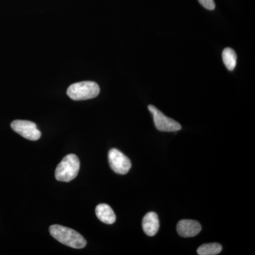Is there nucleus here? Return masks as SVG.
I'll use <instances>...</instances> for the list:
<instances>
[{"label":"nucleus","mask_w":255,"mask_h":255,"mask_svg":"<svg viewBox=\"0 0 255 255\" xmlns=\"http://www.w3.org/2000/svg\"><path fill=\"white\" fill-rule=\"evenodd\" d=\"M49 231L52 237L65 246L75 249H82L86 246V240L81 234L71 228L53 225L50 226Z\"/></svg>","instance_id":"f257e3e1"},{"label":"nucleus","mask_w":255,"mask_h":255,"mask_svg":"<svg viewBox=\"0 0 255 255\" xmlns=\"http://www.w3.org/2000/svg\"><path fill=\"white\" fill-rule=\"evenodd\" d=\"M80 162L78 156L70 154L65 156L55 169V176L60 182H69L78 176Z\"/></svg>","instance_id":"f03ea898"},{"label":"nucleus","mask_w":255,"mask_h":255,"mask_svg":"<svg viewBox=\"0 0 255 255\" xmlns=\"http://www.w3.org/2000/svg\"><path fill=\"white\" fill-rule=\"evenodd\" d=\"M100 92V86L96 82L84 81L70 85L67 90V95L71 100L80 101L95 98Z\"/></svg>","instance_id":"7ed1b4c3"},{"label":"nucleus","mask_w":255,"mask_h":255,"mask_svg":"<svg viewBox=\"0 0 255 255\" xmlns=\"http://www.w3.org/2000/svg\"><path fill=\"white\" fill-rule=\"evenodd\" d=\"M148 110L153 117L156 128L160 131L175 132L182 129V126L173 119L166 117L153 105H149Z\"/></svg>","instance_id":"20e7f679"},{"label":"nucleus","mask_w":255,"mask_h":255,"mask_svg":"<svg viewBox=\"0 0 255 255\" xmlns=\"http://www.w3.org/2000/svg\"><path fill=\"white\" fill-rule=\"evenodd\" d=\"M11 127L14 131L27 140H37L41 136L36 124L29 121L15 120L11 124Z\"/></svg>","instance_id":"39448f33"},{"label":"nucleus","mask_w":255,"mask_h":255,"mask_svg":"<svg viewBox=\"0 0 255 255\" xmlns=\"http://www.w3.org/2000/svg\"><path fill=\"white\" fill-rule=\"evenodd\" d=\"M109 162L111 168L117 174H127L131 167V162L128 157L115 148L112 149L109 152Z\"/></svg>","instance_id":"423d86ee"},{"label":"nucleus","mask_w":255,"mask_h":255,"mask_svg":"<svg viewBox=\"0 0 255 255\" xmlns=\"http://www.w3.org/2000/svg\"><path fill=\"white\" fill-rule=\"evenodd\" d=\"M177 231L179 236L184 238L194 237L201 231V226L194 220H182L178 223Z\"/></svg>","instance_id":"0eeeda50"},{"label":"nucleus","mask_w":255,"mask_h":255,"mask_svg":"<svg viewBox=\"0 0 255 255\" xmlns=\"http://www.w3.org/2000/svg\"><path fill=\"white\" fill-rule=\"evenodd\" d=\"M142 229L147 236H155L158 232L159 221L158 216L154 212H149L144 216L142 219Z\"/></svg>","instance_id":"6e6552de"},{"label":"nucleus","mask_w":255,"mask_h":255,"mask_svg":"<svg viewBox=\"0 0 255 255\" xmlns=\"http://www.w3.org/2000/svg\"><path fill=\"white\" fill-rule=\"evenodd\" d=\"M95 212L97 218L106 224H113L117 219L113 209L106 204H99L96 207Z\"/></svg>","instance_id":"1a4fd4ad"},{"label":"nucleus","mask_w":255,"mask_h":255,"mask_svg":"<svg viewBox=\"0 0 255 255\" xmlns=\"http://www.w3.org/2000/svg\"><path fill=\"white\" fill-rule=\"evenodd\" d=\"M223 63L228 70L233 71L237 64V55L235 50L231 48H226L223 50L222 53Z\"/></svg>","instance_id":"9d476101"},{"label":"nucleus","mask_w":255,"mask_h":255,"mask_svg":"<svg viewBox=\"0 0 255 255\" xmlns=\"http://www.w3.org/2000/svg\"><path fill=\"white\" fill-rule=\"evenodd\" d=\"M221 251L222 246L219 243H209L199 247L197 253L199 255H219Z\"/></svg>","instance_id":"9b49d317"},{"label":"nucleus","mask_w":255,"mask_h":255,"mask_svg":"<svg viewBox=\"0 0 255 255\" xmlns=\"http://www.w3.org/2000/svg\"><path fill=\"white\" fill-rule=\"evenodd\" d=\"M199 3L208 10H214L216 7L214 0H199Z\"/></svg>","instance_id":"f8f14e48"}]
</instances>
